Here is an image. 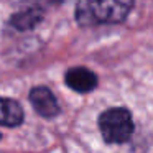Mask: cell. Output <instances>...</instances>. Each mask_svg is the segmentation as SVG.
Returning <instances> with one entry per match:
<instances>
[{
  "label": "cell",
  "instance_id": "cell-1",
  "mask_svg": "<svg viewBox=\"0 0 153 153\" xmlns=\"http://www.w3.org/2000/svg\"><path fill=\"white\" fill-rule=\"evenodd\" d=\"M133 7V0H77L76 18L82 27L120 23Z\"/></svg>",
  "mask_w": 153,
  "mask_h": 153
},
{
  "label": "cell",
  "instance_id": "cell-2",
  "mask_svg": "<svg viewBox=\"0 0 153 153\" xmlns=\"http://www.w3.org/2000/svg\"><path fill=\"white\" fill-rule=\"evenodd\" d=\"M99 130L109 143H125L133 133L132 114L123 107L107 109L99 117Z\"/></svg>",
  "mask_w": 153,
  "mask_h": 153
},
{
  "label": "cell",
  "instance_id": "cell-3",
  "mask_svg": "<svg viewBox=\"0 0 153 153\" xmlns=\"http://www.w3.org/2000/svg\"><path fill=\"white\" fill-rule=\"evenodd\" d=\"M30 104L45 119H51V117H56L59 114V104H58L56 97L45 86L33 87L30 91Z\"/></svg>",
  "mask_w": 153,
  "mask_h": 153
},
{
  "label": "cell",
  "instance_id": "cell-4",
  "mask_svg": "<svg viewBox=\"0 0 153 153\" xmlns=\"http://www.w3.org/2000/svg\"><path fill=\"white\" fill-rule=\"evenodd\" d=\"M64 79H66V84L71 89L81 94L91 92L97 86V76L86 68H71L66 73Z\"/></svg>",
  "mask_w": 153,
  "mask_h": 153
},
{
  "label": "cell",
  "instance_id": "cell-5",
  "mask_svg": "<svg viewBox=\"0 0 153 153\" xmlns=\"http://www.w3.org/2000/svg\"><path fill=\"white\" fill-rule=\"evenodd\" d=\"M43 18H45L43 8L40 5H31V7H27L23 10L17 12L10 18V27L18 31H28V30H33L35 27H38Z\"/></svg>",
  "mask_w": 153,
  "mask_h": 153
},
{
  "label": "cell",
  "instance_id": "cell-6",
  "mask_svg": "<svg viewBox=\"0 0 153 153\" xmlns=\"http://www.w3.org/2000/svg\"><path fill=\"white\" fill-rule=\"evenodd\" d=\"M23 120V110L17 100L0 97V125L17 127Z\"/></svg>",
  "mask_w": 153,
  "mask_h": 153
},
{
  "label": "cell",
  "instance_id": "cell-7",
  "mask_svg": "<svg viewBox=\"0 0 153 153\" xmlns=\"http://www.w3.org/2000/svg\"><path fill=\"white\" fill-rule=\"evenodd\" d=\"M46 2H50V4H61L64 0H46Z\"/></svg>",
  "mask_w": 153,
  "mask_h": 153
}]
</instances>
